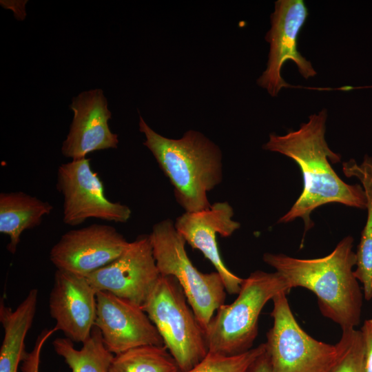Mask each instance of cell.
Returning a JSON list of instances; mask_svg holds the SVG:
<instances>
[{
	"instance_id": "6da1fadb",
	"label": "cell",
	"mask_w": 372,
	"mask_h": 372,
	"mask_svg": "<svg viewBox=\"0 0 372 372\" xmlns=\"http://www.w3.org/2000/svg\"><path fill=\"white\" fill-rule=\"evenodd\" d=\"M327 112L322 109L309 116L299 129L284 135L272 133L263 149L281 154L294 161L299 166L303 189L290 209L278 223H287L301 218L305 231L313 226L311 213L328 203H340L366 209L367 198L362 185L344 182L331 164L340 161V155L332 151L326 141Z\"/></svg>"
},
{
	"instance_id": "7a4b0ae2",
	"label": "cell",
	"mask_w": 372,
	"mask_h": 372,
	"mask_svg": "<svg viewBox=\"0 0 372 372\" xmlns=\"http://www.w3.org/2000/svg\"><path fill=\"white\" fill-rule=\"evenodd\" d=\"M353 242V238L347 236L322 258L304 259L265 253L262 259L286 279L291 289L303 287L313 292L324 316L342 330L353 329L360 323L364 299L354 274Z\"/></svg>"
},
{
	"instance_id": "3957f363",
	"label": "cell",
	"mask_w": 372,
	"mask_h": 372,
	"mask_svg": "<svg viewBox=\"0 0 372 372\" xmlns=\"http://www.w3.org/2000/svg\"><path fill=\"white\" fill-rule=\"evenodd\" d=\"M138 125L145 137L143 145L172 183L178 203L186 212L209 207L207 193L223 180L220 148L198 131L172 139L156 132L141 116Z\"/></svg>"
},
{
	"instance_id": "277c9868",
	"label": "cell",
	"mask_w": 372,
	"mask_h": 372,
	"mask_svg": "<svg viewBox=\"0 0 372 372\" xmlns=\"http://www.w3.org/2000/svg\"><path fill=\"white\" fill-rule=\"evenodd\" d=\"M291 289L278 272L256 270L243 279L236 300L216 311L204 333L208 352L225 356L253 348L258 333V319L267 302Z\"/></svg>"
},
{
	"instance_id": "5b68a950",
	"label": "cell",
	"mask_w": 372,
	"mask_h": 372,
	"mask_svg": "<svg viewBox=\"0 0 372 372\" xmlns=\"http://www.w3.org/2000/svg\"><path fill=\"white\" fill-rule=\"evenodd\" d=\"M149 236L161 275L176 279L205 331L225 300L226 290L220 276L216 271L205 273L198 270L187 254L185 240L171 219L154 225Z\"/></svg>"
},
{
	"instance_id": "8992f818",
	"label": "cell",
	"mask_w": 372,
	"mask_h": 372,
	"mask_svg": "<svg viewBox=\"0 0 372 372\" xmlns=\"http://www.w3.org/2000/svg\"><path fill=\"white\" fill-rule=\"evenodd\" d=\"M189 305L176 279L161 276L141 307L181 372L193 368L208 353L204 331Z\"/></svg>"
},
{
	"instance_id": "52a82bcc",
	"label": "cell",
	"mask_w": 372,
	"mask_h": 372,
	"mask_svg": "<svg viewBox=\"0 0 372 372\" xmlns=\"http://www.w3.org/2000/svg\"><path fill=\"white\" fill-rule=\"evenodd\" d=\"M287 292L273 299V326L267 333L266 351L273 372H329L339 357L335 345L317 340L296 321Z\"/></svg>"
},
{
	"instance_id": "ba28073f",
	"label": "cell",
	"mask_w": 372,
	"mask_h": 372,
	"mask_svg": "<svg viewBox=\"0 0 372 372\" xmlns=\"http://www.w3.org/2000/svg\"><path fill=\"white\" fill-rule=\"evenodd\" d=\"M56 187L63 196V221L67 225L76 226L91 218L124 223L131 217L127 205L107 198L103 182L92 170L90 158L60 165Z\"/></svg>"
},
{
	"instance_id": "9c48e42d",
	"label": "cell",
	"mask_w": 372,
	"mask_h": 372,
	"mask_svg": "<svg viewBox=\"0 0 372 372\" xmlns=\"http://www.w3.org/2000/svg\"><path fill=\"white\" fill-rule=\"evenodd\" d=\"M309 16L303 0H278L271 14V28L265 36L269 43L266 70L257 83L273 97L284 87H292L282 77L281 70L287 61H292L300 74L305 79L313 77L317 72L310 61L298 50V38Z\"/></svg>"
},
{
	"instance_id": "30bf717a",
	"label": "cell",
	"mask_w": 372,
	"mask_h": 372,
	"mask_svg": "<svg viewBox=\"0 0 372 372\" xmlns=\"http://www.w3.org/2000/svg\"><path fill=\"white\" fill-rule=\"evenodd\" d=\"M161 276L149 236L141 235L117 258L85 277L96 291L110 292L141 307Z\"/></svg>"
},
{
	"instance_id": "8fae6325",
	"label": "cell",
	"mask_w": 372,
	"mask_h": 372,
	"mask_svg": "<svg viewBox=\"0 0 372 372\" xmlns=\"http://www.w3.org/2000/svg\"><path fill=\"white\" fill-rule=\"evenodd\" d=\"M128 244L115 227L93 224L63 234L50 259L56 269L87 276L117 258Z\"/></svg>"
},
{
	"instance_id": "7c38bea8",
	"label": "cell",
	"mask_w": 372,
	"mask_h": 372,
	"mask_svg": "<svg viewBox=\"0 0 372 372\" xmlns=\"http://www.w3.org/2000/svg\"><path fill=\"white\" fill-rule=\"evenodd\" d=\"M94 326L114 355L143 345L164 346L156 327L141 307L108 291L96 293Z\"/></svg>"
},
{
	"instance_id": "4fadbf2b",
	"label": "cell",
	"mask_w": 372,
	"mask_h": 372,
	"mask_svg": "<svg viewBox=\"0 0 372 372\" xmlns=\"http://www.w3.org/2000/svg\"><path fill=\"white\" fill-rule=\"evenodd\" d=\"M234 212L227 202H216L207 209L185 212L174 223L175 228L193 249L200 251L220 276L225 290L238 294L243 279L231 272L223 262L216 235L229 237L240 227L232 219Z\"/></svg>"
},
{
	"instance_id": "5bb4252c",
	"label": "cell",
	"mask_w": 372,
	"mask_h": 372,
	"mask_svg": "<svg viewBox=\"0 0 372 372\" xmlns=\"http://www.w3.org/2000/svg\"><path fill=\"white\" fill-rule=\"evenodd\" d=\"M96 293L85 276L56 269L49 298L56 331L73 342L87 340L95 324Z\"/></svg>"
},
{
	"instance_id": "9a60e30c",
	"label": "cell",
	"mask_w": 372,
	"mask_h": 372,
	"mask_svg": "<svg viewBox=\"0 0 372 372\" xmlns=\"http://www.w3.org/2000/svg\"><path fill=\"white\" fill-rule=\"evenodd\" d=\"M69 107L73 118L61 146L64 156L76 160L95 151L117 148L118 136L110 128L112 112L103 90L81 92Z\"/></svg>"
},
{
	"instance_id": "2e32d148",
	"label": "cell",
	"mask_w": 372,
	"mask_h": 372,
	"mask_svg": "<svg viewBox=\"0 0 372 372\" xmlns=\"http://www.w3.org/2000/svg\"><path fill=\"white\" fill-rule=\"evenodd\" d=\"M38 302V290L32 289L12 310L0 303V322L4 335L0 348V372H18L27 353L25 339L32 327Z\"/></svg>"
},
{
	"instance_id": "e0dca14e",
	"label": "cell",
	"mask_w": 372,
	"mask_h": 372,
	"mask_svg": "<svg viewBox=\"0 0 372 372\" xmlns=\"http://www.w3.org/2000/svg\"><path fill=\"white\" fill-rule=\"evenodd\" d=\"M53 206L23 192L0 194V232L9 237L8 251L15 254L22 233L39 226Z\"/></svg>"
},
{
	"instance_id": "ac0fdd59",
	"label": "cell",
	"mask_w": 372,
	"mask_h": 372,
	"mask_svg": "<svg viewBox=\"0 0 372 372\" xmlns=\"http://www.w3.org/2000/svg\"><path fill=\"white\" fill-rule=\"evenodd\" d=\"M343 172L348 177L357 178L364 189L367 198V217L360 242L355 251L354 274L362 285L364 295L372 298V157L365 155L358 164L351 159L342 164Z\"/></svg>"
},
{
	"instance_id": "d6986e66",
	"label": "cell",
	"mask_w": 372,
	"mask_h": 372,
	"mask_svg": "<svg viewBox=\"0 0 372 372\" xmlns=\"http://www.w3.org/2000/svg\"><path fill=\"white\" fill-rule=\"evenodd\" d=\"M80 349L67 338L54 340L52 345L57 355L62 357L72 372H108L114 357L104 345L101 333L94 327L90 336Z\"/></svg>"
},
{
	"instance_id": "ffe728a7",
	"label": "cell",
	"mask_w": 372,
	"mask_h": 372,
	"mask_svg": "<svg viewBox=\"0 0 372 372\" xmlns=\"http://www.w3.org/2000/svg\"><path fill=\"white\" fill-rule=\"evenodd\" d=\"M108 372H181L165 346L143 345L114 355Z\"/></svg>"
},
{
	"instance_id": "44dd1931",
	"label": "cell",
	"mask_w": 372,
	"mask_h": 372,
	"mask_svg": "<svg viewBox=\"0 0 372 372\" xmlns=\"http://www.w3.org/2000/svg\"><path fill=\"white\" fill-rule=\"evenodd\" d=\"M266 350L265 343L236 355L208 352L198 364L185 372H250L256 360Z\"/></svg>"
},
{
	"instance_id": "7402d4cb",
	"label": "cell",
	"mask_w": 372,
	"mask_h": 372,
	"mask_svg": "<svg viewBox=\"0 0 372 372\" xmlns=\"http://www.w3.org/2000/svg\"><path fill=\"white\" fill-rule=\"evenodd\" d=\"M339 357L329 372H364V352L361 332L355 328L342 330L336 344Z\"/></svg>"
},
{
	"instance_id": "603a6c76",
	"label": "cell",
	"mask_w": 372,
	"mask_h": 372,
	"mask_svg": "<svg viewBox=\"0 0 372 372\" xmlns=\"http://www.w3.org/2000/svg\"><path fill=\"white\" fill-rule=\"evenodd\" d=\"M56 331L53 327L44 329L38 335L34 346L30 352H27L23 360L21 370L22 372H39L41 353L45 342Z\"/></svg>"
},
{
	"instance_id": "cb8c5ba5",
	"label": "cell",
	"mask_w": 372,
	"mask_h": 372,
	"mask_svg": "<svg viewBox=\"0 0 372 372\" xmlns=\"http://www.w3.org/2000/svg\"><path fill=\"white\" fill-rule=\"evenodd\" d=\"M360 332L364 352V372H372V318L364 320Z\"/></svg>"
},
{
	"instance_id": "d4e9b609",
	"label": "cell",
	"mask_w": 372,
	"mask_h": 372,
	"mask_svg": "<svg viewBox=\"0 0 372 372\" xmlns=\"http://www.w3.org/2000/svg\"><path fill=\"white\" fill-rule=\"evenodd\" d=\"M250 372H273L271 361L266 350L256 360Z\"/></svg>"
}]
</instances>
